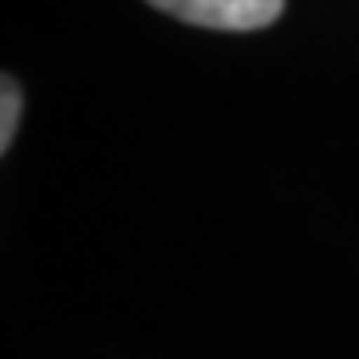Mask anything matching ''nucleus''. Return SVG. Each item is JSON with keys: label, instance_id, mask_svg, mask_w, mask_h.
I'll return each instance as SVG.
<instances>
[{"label": "nucleus", "instance_id": "nucleus-2", "mask_svg": "<svg viewBox=\"0 0 359 359\" xmlns=\"http://www.w3.org/2000/svg\"><path fill=\"white\" fill-rule=\"evenodd\" d=\"M19 114H22V92L11 77H4V92H0V154H8V147L15 140Z\"/></svg>", "mask_w": 359, "mask_h": 359}, {"label": "nucleus", "instance_id": "nucleus-1", "mask_svg": "<svg viewBox=\"0 0 359 359\" xmlns=\"http://www.w3.org/2000/svg\"><path fill=\"white\" fill-rule=\"evenodd\" d=\"M147 4L202 29L246 34V29L271 26L283 15L286 0H147Z\"/></svg>", "mask_w": 359, "mask_h": 359}]
</instances>
